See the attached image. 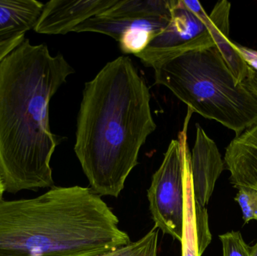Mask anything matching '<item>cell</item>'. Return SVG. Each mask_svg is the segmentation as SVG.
<instances>
[{
    "instance_id": "cell-1",
    "label": "cell",
    "mask_w": 257,
    "mask_h": 256,
    "mask_svg": "<svg viewBox=\"0 0 257 256\" xmlns=\"http://www.w3.org/2000/svg\"><path fill=\"white\" fill-rule=\"evenodd\" d=\"M73 68L63 54L24 39L0 62V177L6 192L54 186L51 160L60 143L50 127L51 99Z\"/></svg>"
},
{
    "instance_id": "cell-2",
    "label": "cell",
    "mask_w": 257,
    "mask_h": 256,
    "mask_svg": "<svg viewBox=\"0 0 257 256\" xmlns=\"http://www.w3.org/2000/svg\"><path fill=\"white\" fill-rule=\"evenodd\" d=\"M151 95L131 59L107 63L86 83L77 120L75 150L91 189L117 198L157 128Z\"/></svg>"
},
{
    "instance_id": "cell-3",
    "label": "cell",
    "mask_w": 257,
    "mask_h": 256,
    "mask_svg": "<svg viewBox=\"0 0 257 256\" xmlns=\"http://www.w3.org/2000/svg\"><path fill=\"white\" fill-rule=\"evenodd\" d=\"M91 188L54 186L39 196L0 199V256H99L131 243Z\"/></svg>"
},
{
    "instance_id": "cell-4",
    "label": "cell",
    "mask_w": 257,
    "mask_h": 256,
    "mask_svg": "<svg viewBox=\"0 0 257 256\" xmlns=\"http://www.w3.org/2000/svg\"><path fill=\"white\" fill-rule=\"evenodd\" d=\"M151 67L156 84L169 89L193 112L233 131L235 136L256 124V95L236 81L216 45L163 57Z\"/></svg>"
},
{
    "instance_id": "cell-5",
    "label": "cell",
    "mask_w": 257,
    "mask_h": 256,
    "mask_svg": "<svg viewBox=\"0 0 257 256\" xmlns=\"http://www.w3.org/2000/svg\"><path fill=\"white\" fill-rule=\"evenodd\" d=\"M193 111L188 109L183 130L169 144L148 190L150 210L156 226L181 241L184 215V171L191 152L187 129Z\"/></svg>"
},
{
    "instance_id": "cell-6",
    "label": "cell",
    "mask_w": 257,
    "mask_h": 256,
    "mask_svg": "<svg viewBox=\"0 0 257 256\" xmlns=\"http://www.w3.org/2000/svg\"><path fill=\"white\" fill-rule=\"evenodd\" d=\"M209 16L199 1H177L168 25L136 55L147 67L186 50L215 45L208 28Z\"/></svg>"
},
{
    "instance_id": "cell-7",
    "label": "cell",
    "mask_w": 257,
    "mask_h": 256,
    "mask_svg": "<svg viewBox=\"0 0 257 256\" xmlns=\"http://www.w3.org/2000/svg\"><path fill=\"white\" fill-rule=\"evenodd\" d=\"M118 0H51L44 4L35 25L39 34L66 35L84 21L114 6Z\"/></svg>"
},
{
    "instance_id": "cell-8",
    "label": "cell",
    "mask_w": 257,
    "mask_h": 256,
    "mask_svg": "<svg viewBox=\"0 0 257 256\" xmlns=\"http://www.w3.org/2000/svg\"><path fill=\"white\" fill-rule=\"evenodd\" d=\"M190 168L195 200L199 205L205 207L214 192L217 179L225 169V164L217 144L199 124H196Z\"/></svg>"
},
{
    "instance_id": "cell-9",
    "label": "cell",
    "mask_w": 257,
    "mask_h": 256,
    "mask_svg": "<svg viewBox=\"0 0 257 256\" xmlns=\"http://www.w3.org/2000/svg\"><path fill=\"white\" fill-rule=\"evenodd\" d=\"M190 156L187 159L184 171V215L181 240V256H202L211 243V234L206 207L199 205L195 200Z\"/></svg>"
},
{
    "instance_id": "cell-10",
    "label": "cell",
    "mask_w": 257,
    "mask_h": 256,
    "mask_svg": "<svg viewBox=\"0 0 257 256\" xmlns=\"http://www.w3.org/2000/svg\"><path fill=\"white\" fill-rule=\"evenodd\" d=\"M223 161L235 189L243 186L257 190V123L232 139Z\"/></svg>"
},
{
    "instance_id": "cell-11",
    "label": "cell",
    "mask_w": 257,
    "mask_h": 256,
    "mask_svg": "<svg viewBox=\"0 0 257 256\" xmlns=\"http://www.w3.org/2000/svg\"><path fill=\"white\" fill-rule=\"evenodd\" d=\"M230 10L229 2L226 0L218 2L208 15V27L211 30L214 44L218 48L225 63L236 81L241 84L248 76L250 65L239 48L229 39Z\"/></svg>"
},
{
    "instance_id": "cell-12",
    "label": "cell",
    "mask_w": 257,
    "mask_h": 256,
    "mask_svg": "<svg viewBox=\"0 0 257 256\" xmlns=\"http://www.w3.org/2000/svg\"><path fill=\"white\" fill-rule=\"evenodd\" d=\"M43 6L36 0H0V39L33 30Z\"/></svg>"
},
{
    "instance_id": "cell-13",
    "label": "cell",
    "mask_w": 257,
    "mask_h": 256,
    "mask_svg": "<svg viewBox=\"0 0 257 256\" xmlns=\"http://www.w3.org/2000/svg\"><path fill=\"white\" fill-rule=\"evenodd\" d=\"M178 0H118L99 16L117 21H145L171 18Z\"/></svg>"
},
{
    "instance_id": "cell-14",
    "label": "cell",
    "mask_w": 257,
    "mask_h": 256,
    "mask_svg": "<svg viewBox=\"0 0 257 256\" xmlns=\"http://www.w3.org/2000/svg\"><path fill=\"white\" fill-rule=\"evenodd\" d=\"M159 228L156 225L143 237L99 256H158Z\"/></svg>"
},
{
    "instance_id": "cell-15",
    "label": "cell",
    "mask_w": 257,
    "mask_h": 256,
    "mask_svg": "<svg viewBox=\"0 0 257 256\" xmlns=\"http://www.w3.org/2000/svg\"><path fill=\"white\" fill-rule=\"evenodd\" d=\"M223 245V256H251L252 247L244 242L239 231L219 236Z\"/></svg>"
},
{
    "instance_id": "cell-16",
    "label": "cell",
    "mask_w": 257,
    "mask_h": 256,
    "mask_svg": "<svg viewBox=\"0 0 257 256\" xmlns=\"http://www.w3.org/2000/svg\"><path fill=\"white\" fill-rule=\"evenodd\" d=\"M235 201L239 204L244 224L257 221V190L250 188L239 187Z\"/></svg>"
},
{
    "instance_id": "cell-17",
    "label": "cell",
    "mask_w": 257,
    "mask_h": 256,
    "mask_svg": "<svg viewBox=\"0 0 257 256\" xmlns=\"http://www.w3.org/2000/svg\"><path fill=\"white\" fill-rule=\"evenodd\" d=\"M25 35V33H19L0 39V62L21 42H24L26 39Z\"/></svg>"
},
{
    "instance_id": "cell-18",
    "label": "cell",
    "mask_w": 257,
    "mask_h": 256,
    "mask_svg": "<svg viewBox=\"0 0 257 256\" xmlns=\"http://www.w3.org/2000/svg\"><path fill=\"white\" fill-rule=\"evenodd\" d=\"M244 84L257 96V68L250 65L248 76L244 81Z\"/></svg>"
},
{
    "instance_id": "cell-19",
    "label": "cell",
    "mask_w": 257,
    "mask_h": 256,
    "mask_svg": "<svg viewBox=\"0 0 257 256\" xmlns=\"http://www.w3.org/2000/svg\"><path fill=\"white\" fill-rule=\"evenodd\" d=\"M6 192V188H5L4 183H3L2 177H0V199H3V195Z\"/></svg>"
},
{
    "instance_id": "cell-20",
    "label": "cell",
    "mask_w": 257,
    "mask_h": 256,
    "mask_svg": "<svg viewBox=\"0 0 257 256\" xmlns=\"http://www.w3.org/2000/svg\"><path fill=\"white\" fill-rule=\"evenodd\" d=\"M251 256H257V241L254 246H252Z\"/></svg>"
}]
</instances>
